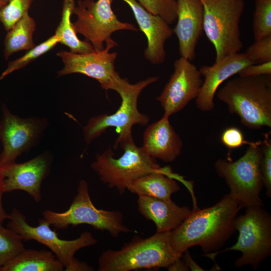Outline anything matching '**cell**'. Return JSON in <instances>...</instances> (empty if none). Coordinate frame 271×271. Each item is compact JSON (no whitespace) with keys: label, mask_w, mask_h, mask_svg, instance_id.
Returning <instances> with one entry per match:
<instances>
[{"label":"cell","mask_w":271,"mask_h":271,"mask_svg":"<svg viewBox=\"0 0 271 271\" xmlns=\"http://www.w3.org/2000/svg\"><path fill=\"white\" fill-rule=\"evenodd\" d=\"M240 209L229 193L212 206L193 209L171 231L172 248L181 255L195 245L200 246L204 254L219 250L235 231L234 221Z\"/></svg>","instance_id":"1"},{"label":"cell","mask_w":271,"mask_h":271,"mask_svg":"<svg viewBox=\"0 0 271 271\" xmlns=\"http://www.w3.org/2000/svg\"><path fill=\"white\" fill-rule=\"evenodd\" d=\"M217 95L247 128L271 127V75L232 79Z\"/></svg>","instance_id":"2"},{"label":"cell","mask_w":271,"mask_h":271,"mask_svg":"<svg viewBox=\"0 0 271 271\" xmlns=\"http://www.w3.org/2000/svg\"><path fill=\"white\" fill-rule=\"evenodd\" d=\"M123 151L119 158L109 148L97 154L91 164L101 182L110 188H115L119 194L125 193L128 185L134 180L147 174L161 172L184 183L182 176L174 174L169 167H161L155 159L148 155L135 144L133 139L118 144Z\"/></svg>","instance_id":"3"},{"label":"cell","mask_w":271,"mask_h":271,"mask_svg":"<svg viewBox=\"0 0 271 271\" xmlns=\"http://www.w3.org/2000/svg\"><path fill=\"white\" fill-rule=\"evenodd\" d=\"M158 77H150L130 84L126 78L118 75L108 86L117 92L121 98L118 109L111 114L104 113L90 118L83 127V133L86 144L89 145L109 127H115L119 133L113 149H116L118 144L133 139L132 127L136 124L147 125L150 118L141 113L138 108V98L142 90L149 85L156 82Z\"/></svg>","instance_id":"4"},{"label":"cell","mask_w":271,"mask_h":271,"mask_svg":"<svg viewBox=\"0 0 271 271\" xmlns=\"http://www.w3.org/2000/svg\"><path fill=\"white\" fill-rule=\"evenodd\" d=\"M171 231L157 233L146 238L134 236L119 250L107 249L99 256L98 271H129L167 268L182 255L170 243Z\"/></svg>","instance_id":"5"},{"label":"cell","mask_w":271,"mask_h":271,"mask_svg":"<svg viewBox=\"0 0 271 271\" xmlns=\"http://www.w3.org/2000/svg\"><path fill=\"white\" fill-rule=\"evenodd\" d=\"M244 214L236 217L234 221L239 236L233 246L222 250L203 254L215 263L216 256L228 251H239L242 255L234 263L236 267L250 265L256 269L271 254V216L262 206L246 208Z\"/></svg>","instance_id":"6"},{"label":"cell","mask_w":271,"mask_h":271,"mask_svg":"<svg viewBox=\"0 0 271 271\" xmlns=\"http://www.w3.org/2000/svg\"><path fill=\"white\" fill-rule=\"evenodd\" d=\"M259 145L249 143L245 153L235 162L219 159L214 165L216 173L224 179L229 194L241 209L263 205L260 197L264 185L260 168L262 152Z\"/></svg>","instance_id":"7"},{"label":"cell","mask_w":271,"mask_h":271,"mask_svg":"<svg viewBox=\"0 0 271 271\" xmlns=\"http://www.w3.org/2000/svg\"><path fill=\"white\" fill-rule=\"evenodd\" d=\"M43 216L50 225L58 229L85 224L95 229L107 231L113 237L131 231L124 224L120 211L99 209L94 206L89 195L88 184L85 180L79 182L77 194L67 210L56 212L46 209Z\"/></svg>","instance_id":"8"},{"label":"cell","mask_w":271,"mask_h":271,"mask_svg":"<svg viewBox=\"0 0 271 271\" xmlns=\"http://www.w3.org/2000/svg\"><path fill=\"white\" fill-rule=\"evenodd\" d=\"M203 7V31L213 45L215 62L242 48L239 22L243 0H201Z\"/></svg>","instance_id":"9"},{"label":"cell","mask_w":271,"mask_h":271,"mask_svg":"<svg viewBox=\"0 0 271 271\" xmlns=\"http://www.w3.org/2000/svg\"><path fill=\"white\" fill-rule=\"evenodd\" d=\"M8 220L7 227L17 233L23 241L33 240L47 246L63 264L65 270L71 264L77 251L98 242L88 231L82 232L73 240L62 239L43 218L38 220L37 226H32L27 222L26 216L16 208L9 214Z\"/></svg>","instance_id":"10"},{"label":"cell","mask_w":271,"mask_h":271,"mask_svg":"<svg viewBox=\"0 0 271 271\" xmlns=\"http://www.w3.org/2000/svg\"><path fill=\"white\" fill-rule=\"evenodd\" d=\"M113 0H80L73 14L77 16L72 23L76 33L83 35L94 50H102L104 43L111 38L112 34L120 30L138 31L135 26L120 21L114 14Z\"/></svg>","instance_id":"11"},{"label":"cell","mask_w":271,"mask_h":271,"mask_svg":"<svg viewBox=\"0 0 271 271\" xmlns=\"http://www.w3.org/2000/svg\"><path fill=\"white\" fill-rule=\"evenodd\" d=\"M1 109L0 140L3 149L0 166H3L16 162L18 157L34 146L48 126V121L46 117H20L5 104Z\"/></svg>","instance_id":"12"},{"label":"cell","mask_w":271,"mask_h":271,"mask_svg":"<svg viewBox=\"0 0 271 271\" xmlns=\"http://www.w3.org/2000/svg\"><path fill=\"white\" fill-rule=\"evenodd\" d=\"M102 50L78 54L60 51L57 55L61 58L64 67L58 72V76L80 73L96 79L101 87L106 90L107 86L119 75L115 70L114 63L117 54L109 52L117 43L111 38L105 42Z\"/></svg>","instance_id":"13"},{"label":"cell","mask_w":271,"mask_h":271,"mask_svg":"<svg viewBox=\"0 0 271 271\" xmlns=\"http://www.w3.org/2000/svg\"><path fill=\"white\" fill-rule=\"evenodd\" d=\"M174 66L173 74L157 97L164 109L163 115L168 117L198 97L203 82L199 70L188 59L181 57Z\"/></svg>","instance_id":"14"},{"label":"cell","mask_w":271,"mask_h":271,"mask_svg":"<svg viewBox=\"0 0 271 271\" xmlns=\"http://www.w3.org/2000/svg\"><path fill=\"white\" fill-rule=\"evenodd\" d=\"M52 163V155L46 151L24 163L14 162L0 166V178L4 193L24 191L35 202H40L41 185L50 172Z\"/></svg>","instance_id":"15"},{"label":"cell","mask_w":271,"mask_h":271,"mask_svg":"<svg viewBox=\"0 0 271 271\" xmlns=\"http://www.w3.org/2000/svg\"><path fill=\"white\" fill-rule=\"evenodd\" d=\"M254 63L244 53L228 55L211 66H202L199 70L204 78L199 94L195 99L197 107L204 112L214 108V98L220 85L246 66Z\"/></svg>","instance_id":"16"},{"label":"cell","mask_w":271,"mask_h":271,"mask_svg":"<svg viewBox=\"0 0 271 271\" xmlns=\"http://www.w3.org/2000/svg\"><path fill=\"white\" fill-rule=\"evenodd\" d=\"M131 8L139 28L147 39L145 58L151 63H163L166 59L165 44L173 30L163 18L147 11L137 0H122Z\"/></svg>","instance_id":"17"},{"label":"cell","mask_w":271,"mask_h":271,"mask_svg":"<svg viewBox=\"0 0 271 271\" xmlns=\"http://www.w3.org/2000/svg\"><path fill=\"white\" fill-rule=\"evenodd\" d=\"M177 24L173 30L179 41L181 57L193 60L195 48L203 31V7L201 0H176Z\"/></svg>","instance_id":"18"},{"label":"cell","mask_w":271,"mask_h":271,"mask_svg":"<svg viewBox=\"0 0 271 271\" xmlns=\"http://www.w3.org/2000/svg\"><path fill=\"white\" fill-rule=\"evenodd\" d=\"M182 142L165 116L148 126L144 132L142 148L149 156L172 162L182 152Z\"/></svg>","instance_id":"19"},{"label":"cell","mask_w":271,"mask_h":271,"mask_svg":"<svg viewBox=\"0 0 271 271\" xmlns=\"http://www.w3.org/2000/svg\"><path fill=\"white\" fill-rule=\"evenodd\" d=\"M137 203L139 213L155 223L157 233L174 230L192 211L189 207L179 206L172 201L147 196H139Z\"/></svg>","instance_id":"20"},{"label":"cell","mask_w":271,"mask_h":271,"mask_svg":"<svg viewBox=\"0 0 271 271\" xmlns=\"http://www.w3.org/2000/svg\"><path fill=\"white\" fill-rule=\"evenodd\" d=\"M64 268L51 251L25 249L6 263L1 271H62Z\"/></svg>","instance_id":"21"},{"label":"cell","mask_w":271,"mask_h":271,"mask_svg":"<svg viewBox=\"0 0 271 271\" xmlns=\"http://www.w3.org/2000/svg\"><path fill=\"white\" fill-rule=\"evenodd\" d=\"M174 178L161 172L147 174L133 181L127 187L130 192L171 201V196L180 187Z\"/></svg>","instance_id":"22"},{"label":"cell","mask_w":271,"mask_h":271,"mask_svg":"<svg viewBox=\"0 0 271 271\" xmlns=\"http://www.w3.org/2000/svg\"><path fill=\"white\" fill-rule=\"evenodd\" d=\"M35 27L34 20L27 12L8 31L5 40L6 59L16 52L29 50L35 46L33 40Z\"/></svg>","instance_id":"23"},{"label":"cell","mask_w":271,"mask_h":271,"mask_svg":"<svg viewBox=\"0 0 271 271\" xmlns=\"http://www.w3.org/2000/svg\"><path fill=\"white\" fill-rule=\"evenodd\" d=\"M75 7V0L63 1L61 20L55 35L59 43L67 46L70 52L78 54L89 53L94 50L93 47L89 42L79 40L72 26L71 16Z\"/></svg>","instance_id":"24"},{"label":"cell","mask_w":271,"mask_h":271,"mask_svg":"<svg viewBox=\"0 0 271 271\" xmlns=\"http://www.w3.org/2000/svg\"><path fill=\"white\" fill-rule=\"evenodd\" d=\"M21 237L0 224V271L10 260L25 249Z\"/></svg>","instance_id":"25"},{"label":"cell","mask_w":271,"mask_h":271,"mask_svg":"<svg viewBox=\"0 0 271 271\" xmlns=\"http://www.w3.org/2000/svg\"><path fill=\"white\" fill-rule=\"evenodd\" d=\"M252 30L255 41L271 36V0H255Z\"/></svg>","instance_id":"26"},{"label":"cell","mask_w":271,"mask_h":271,"mask_svg":"<svg viewBox=\"0 0 271 271\" xmlns=\"http://www.w3.org/2000/svg\"><path fill=\"white\" fill-rule=\"evenodd\" d=\"M58 43H59V40L57 36L54 35L39 45L28 50L27 52L21 57L10 62L7 68L0 75V80L16 70L25 67L36 58L48 52L54 47Z\"/></svg>","instance_id":"27"},{"label":"cell","mask_w":271,"mask_h":271,"mask_svg":"<svg viewBox=\"0 0 271 271\" xmlns=\"http://www.w3.org/2000/svg\"><path fill=\"white\" fill-rule=\"evenodd\" d=\"M32 0H9L8 3L0 7V22L9 31L27 12Z\"/></svg>","instance_id":"28"},{"label":"cell","mask_w":271,"mask_h":271,"mask_svg":"<svg viewBox=\"0 0 271 271\" xmlns=\"http://www.w3.org/2000/svg\"><path fill=\"white\" fill-rule=\"evenodd\" d=\"M149 13L161 17L168 24L177 20L176 0H137Z\"/></svg>","instance_id":"29"},{"label":"cell","mask_w":271,"mask_h":271,"mask_svg":"<svg viewBox=\"0 0 271 271\" xmlns=\"http://www.w3.org/2000/svg\"><path fill=\"white\" fill-rule=\"evenodd\" d=\"M245 53L254 64L271 61V36L255 41Z\"/></svg>","instance_id":"30"},{"label":"cell","mask_w":271,"mask_h":271,"mask_svg":"<svg viewBox=\"0 0 271 271\" xmlns=\"http://www.w3.org/2000/svg\"><path fill=\"white\" fill-rule=\"evenodd\" d=\"M261 147L262 157L260 168L264 187L266 188V196L271 197V141L269 133L264 135Z\"/></svg>","instance_id":"31"},{"label":"cell","mask_w":271,"mask_h":271,"mask_svg":"<svg viewBox=\"0 0 271 271\" xmlns=\"http://www.w3.org/2000/svg\"><path fill=\"white\" fill-rule=\"evenodd\" d=\"M222 144L229 149H235L247 143L244 141L242 131L236 127H229L225 129L221 136Z\"/></svg>","instance_id":"32"},{"label":"cell","mask_w":271,"mask_h":271,"mask_svg":"<svg viewBox=\"0 0 271 271\" xmlns=\"http://www.w3.org/2000/svg\"><path fill=\"white\" fill-rule=\"evenodd\" d=\"M238 74L241 77L271 75V61L248 65L241 69Z\"/></svg>","instance_id":"33"},{"label":"cell","mask_w":271,"mask_h":271,"mask_svg":"<svg viewBox=\"0 0 271 271\" xmlns=\"http://www.w3.org/2000/svg\"><path fill=\"white\" fill-rule=\"evenodd\" d=\"M181 257L183 260L187 265L189 270L192 271H203V269L200 267L192 258L188 249L185 251L182 255Z\"/></svg>","instance_id":"34"},{"label":"cell","mask_w":271,"mask_h":271,"mask_svg":"<svg viewBox=\"0 0 271 271\" xmlns=\"http://www.w3.org/2000/svg\"><path fill=\"white\" fill-rule=\"evenodd\" d=\"M67 271H92L94 268L86 262L81 261L74 258L71 264L66 269Z\"/></svg>","instance_id":"35"},{"label":"cell","mask_w":271,"mask_h":271,"mask_svg":"<svg viewBox=\"0 0 271 271\" xmlns=\"http://www.w3.org/2000/svg\"><path fill=\"white\" fill-rule=\"evenodd\" d=\"M181 258H177L167 268L169 271H187L190 270L187 265Z\"/></svg>","instance_id":"36"},{"label":"cell","mask_w":271,"mask_h":271,"mask_svg":"<svg viewBox=\"0 0 271 271\" xmlns=\"http://www.w3.org/2000/svg\"><path fill=\"white\" fill-rule=\"evenodd\" d=\"M4 192L3 191L1 179L0 178V224H3V222L9 218V214L5 211L3 204V196Z\"/></svg>","instance_id":"37"},{"label":"cell","mask_w":271,"mask_h":271,"mask_svg":"<svg viewBox=\"0 0 271 271\" xmlns=\"http://www.w3.org/2000/svg\"><path fill=\"white\" fill-rule=\"evenodd\" d=\"M9 0H0V7H2L5 5H6Z\"/></svg>","instance_id":"38"},{"label":"cell","mask_w":271,"mask_h":271,"mask_svg":"<svg viewBox=\"0 0 271 271\" xmlns=\"http://www.w3.org/2000/svg\"><path fill=\"white\" fill-rule=\"evenodd\" d=\"M0 124H1V120H0Z\"/></svg>","instance_id":"39"}]
</instances>
